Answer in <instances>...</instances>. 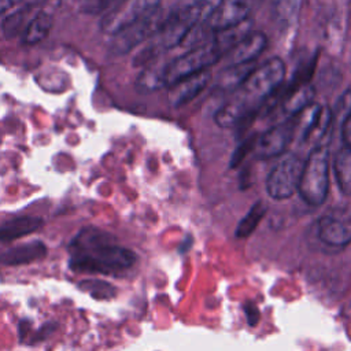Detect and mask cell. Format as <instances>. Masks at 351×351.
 Here are the masks:
<instances>
[{
    "label": "cell",
    "mask_w": 351,
    "mask_h": 351,
    "mask_svg": "<svg viewBox=\"0 0 351 351\" xmlns=\"http://www.w3.org/2000/svg\"><path fill=\"white\" fill-rule=\"evenodd\" d=\"M69 267L73 271L115 274L133 266V251L115 243L112 234L93 226L82 228L67 247Z\"/></svg>",
    "instance_id": "obj_1"
},
{
    "label": "cell",
    "mask_w": 351,
    "mask_h": 351,
    "mask_svg": "<svg viewBox=\"0 0 351 351\" xmlns=\"http://www.w3.org/2000/svg\"><path fill=\"white\" fill-rule=\"evenodd\" d=\"M206 10L207 4L204 1H196L186 4L165 16V21L152 37L151 43L136 55L133 64H147L159 52L171 49L181 44L200 22L202 16L206 14Z\"/></svg>",
    "instance_id": "obj_2"
},
{
    "label": "cell",
    "mask_w": 351,
    "mask_h": 351,
    "mask_svg": "<svg viewBox=\"0 0 351 351\" xmlns=\"http://www.w3.org/2000/svg\"><path fill=\"white\" fill-rule=\"evenodd\" d=\"M285 64L280 58H271L256 66L247 77L243 85L236 89V97L245 101L254 110H258L271 95H274L284 82Z\"/></svg>",
    "instance_id": "obj_3"
},
{
    "label": "cell",
    "mask_w": 351,
    "mask_h": 351,
    "mask_svg": "<svg viewBox=\"0 0 351 351\" xmlns=\"http://www.w3.org/2000/svg\"><path fill=\"white\" fill-rule=\"evenodd\" d=\"M329 191V149L326 144L315 145L303 169L298 192L310 206H321Z\"/></svg>",
    "instance_id": "obj_4"
},
{
    "label": "cell",
    "mask_w": 351,
    "mask_h": 351,
    "mask_svg": "<svg viewBox=\"0 0 351 351\" xmlns=\"http://www.w3.org/2000/svg\"><path fill=\"white\" fill-rule=\"evenodd\" d=\"M223 52L214 44L213 40L203 43L192 49L184 52L178 58H174L169 62H165V84L169 88L174 82L208 70L214 63L222 58Z\"/></svg>",
    "instance_id": "obj_5"
},
{
    "label": "cell",
    "mask_w": 351,
    "mask_h": 351,
    "mask_svg": "<svg viewBox=\"0 0 351 351\" xmlns=\"http://www.w3.org/2000/svg\"><path fill=\"white\" fill-rule=\"evenodd\" d=\"M303 160L295 154H285L266 178V192L274 200H284L298 192Z\"/></svg>",
    "instance_id": "obj_6"
},
{
    "label": "cell",
    "mask_w": 351,
    "mask_h": 351,
    "mask_svg": "<svg viewBox=\"0 0 351 351\" xmlns=\"http://www.w3.org/2000/svg\"><path fill=\"white\" fill-rule=\"evenodd\" d=\"M160 0H119L100 19L101 32L114 36L145 15L154 12L160 5Z\"/></svg>",
    "instance_id": "obj_7"
},
{
    "label": "cell",
    "mask_w": 351,
    "mask_h": 351,
    "mask_svg": "<svg viewBox=\"0 0 351 351\" xmlns=\"http://www.w3.org/2000/svg\"><path fill=\"white\" fill-rule=\"evenodd\" d=\"M165 21L160 7L154 12L145 15L140 21L121 30L112 36V40L108 47V52L112 56H119L130 52L137 45H140L147 38H152L159 30L162 22Z\"/></svg>",
    "instance_id": "obj_8"
},
{
    "label": "cell",
    "mask_w": 351,
    "mask_h": 351,
    "mask_svg": "<svg viewBox=\"0 0 351 351\" xmlns=\"http://www.w3.org/2000/svg\"><path fill=\"white\" fill-rule=\"evenodd\" d=\"M318 237L332 247H344L351 243V211L335 208L322 215L317 226Z\"/></svg>",
    "instance_id": "obj_9"
},
{
    "label": "cell",
    "mask_w": 351,
    "mask_h": 351,
    "mask_svg": "<svg viewBox=\"0 0 351 351\" xmlns=\"http://www.w3.org/2000/svg\"><path fill=\"white\" fill-rule=\"evenodd\" d=\"M295 137V119L288 118L267 129L254 143V151L261 159H271L282 155Z\"/></svg>",
    "instance_id": "obj_10"
},
{
    "label": "cell",
    "mask_w": 351,
    "mask_h": 351,
    "mask_svg": "<svg viewBox=\"0 0 351 351\" xmlns=\"http://www.w3.org/2000/svg\"><path fill=\"white\" fill-rule=\"evenodd\" d=\"M251 4L248 0H219L208 14L207 26L214 30H223L243 23L248 19Z\"/></svg>",
    "instance_id": "obj_11"
},
{
    "label": "cell",
    "mask_w": 351,
    "mask_h": 351,
    "mask_svg": "<svg viewBox=\"0 0 351 351\" xmlns=\"http://www.w3.org/2000/svg\"><path fill=\"white\" fill-rule=\"evenodd\" d=\"M211 73L208 70L188 75L169 86V101L171 106H184L193 100L208 85Z\"/></svg>",
    "instance_id": "obj_12"
},
{
    "label": "cell",
    "mask_w": 351,
    "mask_h": 351,
    "mask_svg": "<svg viewBox=\"0 0 351 351\" xmlns=\"http://www.w3.org/2000/svg\"><path fill=\"white\" fill-rule=\"evenodd\" d=\"M267 44V37L262 32L247 33L230 51H229V64H240L256 62L259 55L265 51Z\"/></svg>",
    "instance_id": "obj_13"
},
{
    "label": "cell",
    "mask_w": 351,
    "mask_h": 351,
    "mask_svg": "<svg viewBox=\"0 0 351 351\" xmlns=\"http://www.w3.org/2000/svg\"><path fill=\"white\" fill-rule=\"evenodd\" d=\"M47 255V245L40 240L11 247L0 252V265L18 266L43 259Z\"/></svg>",
    "instance_id": "obj_14"
},
{
    "label": "cell",
    "mask_w": 351,
    "mask_h": 351,
    "mask_svg": "<svg viewBox=\"0 0 351 351\" xmlns=\"http://www.w3.org/2000/svg\"><path fill=\"white\" fill-rule=\"evenodd\" d=\"M44 225V221L38 217L22 215L4 222L0 226V244L14 241L23 236L37 232Z\"/></svg>",
    "instance_id": "obj_15"
},
{
    "label": "cell",
    "mask_w": 351,
    "mask_h": 351,
    "mask_svg": "<svg viewBox=\"0 0 351 351\" xmlns=\"http://www.w3.org/2000/svg\"><path fill=\"white\" fill-rule=\"evenodd\" d=\"M53 25V16L45 10L37 11L26 23L21 37L25 45H34L41 43L49 34Z\"/></svg>",
    "instance_id": "obj_16"
},
{
    "label": "cell",
    "mask_w": 351,
    "mask_h": 351,
    "mask_svg": "<svg viewBox=\"0 0 351 351\" xmlns=\"http://www.w3.org/2000/svg\"><path fill=\"white\" fill-rule=\"evenodd\" d=\"M314 95V88L308 82L296 88L285 89V95L281 101V111L292 118L313 103Z\"/></svg>",
    "instance_id": "obj_17"
},
{
    "label": "cell",
    "mask_w": 351,
    "mask_h": 351,
    "mask_svg": "<svg viewBox=\"0 0 351 351\" xmlns=\"http://www.w3.org/2000/svg\"><path fill=\"white\" fill-rule=\"evenodd\" d=\"M256 66V62L228 64V67L223 69L217 78V88L223 92L239 89Z\"/></svg>",
    "instance_id": "obj_18"
},
{
    "label": "cell",
    "mask_w": 351,
    "mask_h": 351,
    "mask_svg": "<svg viewBox=\"0 0 351 351\" xmlns=\"http://www.w3.org/2000/svg\"><path fill=\"white\" fill-rule=\"evenodd\" d=\"M136 88L140 92H155L166 88L165 84V62L149 63L137 77Z\"/></svg>",
    "instance_id": "obj_19"
},
{
    "label": "cell",
    "mask_w": 351,
    "mask_h": 351,
    "mask_svg": "<svg viewBox=\"0 0 351 351\" xmlns=\"http://www.w3.org/2000/svg\"><path fill=\"white\" fill-rule=\"evenodd\" d=\"M333 170L339 189L344 195H351V148L344 145L336 152Z\"/></svg>",
    "instance_id": "obj_20"
},
{
    "label": "cell",
    "mask_w": 351,
    "mask_h": 351,
    "mask_svg": "<svg viewBox=\"0 0 351 351\" xmlns=\"http://www.w3.org/2000/svg\"><path fill=\"white\" fill-rule=\"evenodd\" d=\"M32 5H26L22 8H18L7 15H4L0 21V37L1 38H14L19 34H22L26 23L29 22L27 15Z\"/></svg>",
    "instance_id": "obj_21"
},
{
    "label": "cell",
    "mask_w": 351,
    "mask_h": 351,
    "mask_svg": "<svg viewBox=\"0 0 351 351\" xmlns=\"http://www.w3.org/2000/svg\"><path fill=\"white\" fill-rule=\"evenodd\" d=\"M266 211H267V207L262 200L255 202L251 206V208L248 210V213L240 219V222L236 228V232H234L236 237L237 239L248 237L256 229V226L259 225V222L265 217Z\"/></svg>",
    "instance_id": "obj_22"
},
{
    "label": "cell",
    "mask_w": 351,
    "mask_h": 351,
    "mask_svg": "<svg viewBox=\"0 0 351 351\" xmlns=\"http://www.w3.org/2000/svg\"><path fill=\"white\" fill-rule=\"evenodd\" d=\"M78 289L85 293H89L92 298L100 299V300L110 299L117 293V289L110 282H106L103 280H93V278L80 281Z\"/></svg>",
    "instance_id": "obj_23"
},
{
    "label": "cell",
    "mask_w": 351,
    "mask_h": 351,
    "mask_svg": "<svg viewBox=\"0 0 351 351\" xmlns=\"http://www.w3.org/2000/svg\"><path fill=\"white\" fill-rule=\"evenodd\" d=\"M300 4L302 0H273L276 18L284 23L292 22L299 14Z\"/></svg>",
    "instance_id": "obj_24"
},
{
    "label": "cell",
    "mask_w": 351,
    "mask_h": 351,
    "mask_svg": "<svg viewBox=\"0 0 351 351\" xmlns=\"http://www.w3.org/2000/svg\"><path fill=\"white\" fill-rule=\"evenodd\" d=\"M119 0H77V7L81 12L89 15H99L108 11Z\"/></svg>",
    "instance_id": "obj_25"
},
{
    "label": "cell",
    "mask_w": 351,
    "mask_h": 351,
    "mask_svg": "<svg viewBox=\"0 0 351 351\" xmlns=\"http://www.w3.org/2000/svg\"><path fill=\"white\" fill-rule=\"evenodd\" d=\"M330 111L333 122H343L347 118V115L351 114V89L343 92V95L336 100V104L333 108H330Z\"/></svg>",
    "instance_id": "obj_26"
},
{
    "label": "cell",
    "mask_w": 351,
    "mask_h": 351,
    "mask_svg": "<svg viewBox=\"0 0 351 351\" xmlns=\"http://www.w3.org/2000/svg\"><path fill=\"white\" fill-rule=\"evenodd\" d=\"M341 140L346 147L351 148V114L341 122Z\"/></svg>",
    "instance_id": "obj_27"
},
{
    "label": "cell",
    "mask_w": 351,
    "mask_h": 351,
    "mask_svg": "<svg viewBox=\"0 0 351 351\" xmlns=\"http://www.w3.org/2000/svg\"><path fill=\"white\" fill-rule=\"evenodd\" d=\"M56 328V324L55 322H48L45 324L44 326H41L38 330H37V337L34 341H40V340H44L45 337H48Z\"/></svg>",
    "instance_id": "obj_28"
},
{
    "label": "cell",
    "mask_w": 351,
    "mask_h": 351,
    "mask_svg": "<svg viewBox=\"0 0 351 351\" xmlns=\"http://www.w3.org/2000/svg\"><path fill=\"white\" fill-rule=\"evenodd\" d=\"M245 314H247V319H248L250 325H255V324L258 322L259 313H258V310L255 308V306H252V304L245 306Z\"/></svg>",
    "instance_id": "obj_29"
},
{
    "label": "cell",
    "mask_w": 351,
    "mask_h": 351,
    "mask_svg": "<svg viewBox=\"0 0 351 351\" xmlns=\"http://www.w3.org/2000/svg\"><path fill=\"white\" fill-rule=\"evenodd\" d=\"M14 4L15 0H0V16H4Z\"/></svg>",
    "instance_id": "obj_30"
}]
</instances>
